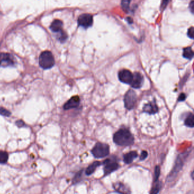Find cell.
I'll list each match as a JSON object with an SVG mask.
<instances>
[{"label":"cell","mask_w":194,"mask_h":194,"mask_svg":"<svg viewBox=\"0 0 194 194\" xmlns=\"http://www.w3.org/2000/svg\"><path fill=\"white\" fill-rule=\"evenodd\" d=\"M113 141L119 146L126 147L133 144L134 139L128 129H120L114 133Z\"/></svg>","instance_id":"cell-1"},{"label":"cell","mask_w":194,"mask_h":194,"mask_svg":"<svg viewBox=\"0 0 194 194\" xmlns=\"http://www.w3.org/2000/svg\"><path fill=\"white\" fill-rule=\"evenodd\" d=\"M39 62L40 66L43 69H50L54 65V58L50 51H45L39 56Z\"/></svg>","instance_id":"cell-2"},{"label":"cell","mask_w":194,"mask_h":194,"mask_svg":"<svg viewBox=\"0 0 194 194\" xmlns=\"http://www.w3.org/2000/svg\"><path fill=\"white\" fill-rule=\"evenodd\" d=\"M91 152L95 158H104L109 154V147L107 144L97 143L93 147Z\"/></svg>","instance_id":"cell-3"},{"label":"cell","mask_w":194,"mask_h":194,"mask_svg":"<svg viewBox=\"0 0 194 194\" xmlns=\"http://www.w3.org/2000/svg\"><path fill=\"white\" fill-rule=\"evenodd\" d=\"M137 94L133 90H129L125 95V107L126 109L130 110L133 109L137 102Z\"/></svg>","instance_id":"cell-4"},{"label":"cell","mask_w":194,"mask_h":194,"mask_svg":"<svg viewBox=\"0 0 194 194\" xmlns=\"http://www.w3.org/2000/svg\"><path fill=\"white\" fill-rule=\"evenodd\" d=\"M184 158H185V155H179L178 157L177 158V161H176L174 167L171 171L170 174L167 177V181L169 182H171L172 179H174L179 172V171L181 170V169L182 168L183 165Z\"/></svg>","instance_id":"cell-5"},{"label":"cell","mask_w":194,"mask_h":194,"mask_svg":"<svg viewBox=\"0 0 194 194\" xmlns=\"http://www.w3.org/2000/svg\"><path fill=\"white\" fill-rule=\"evenodd\" d=\"M79 25L87 28L92 26L93 24V17L89 14H83L79 16L78 18Z\"/></svg>","instance_id":"cell-6"},{"label":"cell","mask_w":194,"mask_h":194,"mask_svg":"<svg viewBox=\"0 0 194 194\" xmlns=\"http://www.w3.org/2000/svg\"><path fill=\"white\" fill-rule=\"evenodd\" d=\"M104 171L105 174H109L117 170L119 167V165L116 162L110 159H106L104 162Z\"/></svg>","instance_id":"cell-7"},{"label":"cell","mask_w":194,"mask_h":194,"mask_svg":"<svg viewBox=\"0 0 194 194\" xmlns=\"http://www.w3.org/2000/svg\"><path fill=\"white\" fill-rule=\"evenodd\" d=\"M118 78L120 81L126 84H130L133 79V74L127 69L121 70L118 73Z\"/></svg>","instance_id":"cell-8"},{"label":"cell","mask_w":194,"mask_h":194,"mask_svg":"<svg viewBox=\"0 0 194 194\" xmlns=\"http://www.w3.org/2000/svg\"><path fill=\"white\" fill-rule=\"evenodd\" d=\"M144 77L141 74L136 72L133 74V79L130 85L132 88L135 89H139L143 84Z\"/></svg>","instance_id":"cell-9"},{"label":"cell","mask_w":194,"mask_h":194,"mask_svg":"<svg viewBox=\"0 0 194 194\" xmlns=\"http://www.w3.org/2000/svg\"><path fill=\"white\" fill-rule=\"evenodd\" d=\"M80 104V98L78 96L72 97L69 101H67L66 104L64 105V109L65 110H70L78 107Z\"/></svg>","instance_id":"cell-10"},{"label":"cell","mask_w":194,"mask_h":194,"mask_svg":"<svg viewBox=\"0 0 194 194\" xmlns=\"http://www.w3.org/2000/svg\"><path fill=\"white\" fill-rule=\"evenodd\" d=\"M143 110L144 112L149 114H155L158 111V108L155 102H151L144 106Z\"/></svg>","instance_id":"cell-11"},{"label":"cell","mask_w":194,"mask_h":194,"mask_svg":"<svg viewBox=\"0 0 194 194\" xmlns=\"http://www.w3.org/2000/svg\"><path fill=\"white\" fill-rule=\"evenodd\" d=\"M113 187L117 192L120 194H130V190L128 187L121 182H117L114 184Z\"/></svg>","instance_id":"cell-12"},{"label":"cell","mask_w":194,"mask_h":194,"mask_svg":"<svg viewBox=\"0 0 194 194\" xmlns=\"http://www.w3.org/2000/svg\"><path fill=\"white\" fill-rule=\"evenodd\" d=\"M13 64L11 56L7 54H0V65L8 66Z\"/></svg>","instance_id":"cell-13"},{"label":"cell","mask_w":194,"mask_h":194,"mask_svg":"<svg viewBox=\"0 0 194 194\" xmlns=\"http://www.w3.org/2000/svg\"><path fill=\"white\" fill-rule=\"evenodd\" d=\"M138 154L136 151H132L125 155L124 156V161L126 164L132 163L133 160L137 157Z\"/></svg>","instance_id":"cell-14"},{"label":"cell","mask_w":194,"mask_h":194,"mask_svg":"<svg viewBox=\"0 0 194 194\" xmlns=\"http://www.w3.org/2000/svg\"><path fill=\"white\" fill-rule=\"evenodd\" d=\"M63 23L61 21L59 20H55L51 24V30L54 32H60L62 31Z\"/></svg>","instance_id":"cell-15"},{"label":"cell","mask_w":194,"mask_h":194,"mask_svg":"<svg viewBox=\"0 0 194 194\" xmlns=\"http://www.w3.org/2000/svg\"><path fill=\"white\" fill-rule=\"evenodd\" d=\"M100 165V162H98V161H96V162H94L92 164H91L89 165L88 167L87 168L86 170V174L87 175H90L92 174L94 171L96 170V168H97Z\"/></svg>","instance_id":"cell-16"},{"label":"cell","mask_w":194,"mask_h":194,"mask_svg":"<svg viewBox=\"0 0 194 194\" xmlns=\"http://www.w3.org/2000/svg\"><path fill=\"white\" fill-rule=\"evenodd\" d=\"M183 56L184 58L191 60L194 57V52L190 47H187L183 49Z\"/></svg>","instance_id":"cell-17"},{"label":"cell","mask_w":194,"mask_h":194,"mask_svg":"<svg viewBox=\"0 0 194 194\" xmlns=\"http://www.w3.org/2000/svg\"><path fill=\"white\" fill-rule=\"evenodd\" d=\"M184 124L188 127L193 128L194 127V116L193 114L190 113L184 121Z\"/></svg>","instance_id":"cell-18"},{"label":"cell","mask_w":194,"mask_h":194,"mask_svg":"<svg viewBox=\"0 0 194 194\" xmlns=\"http://www.w3.org/2000/svg\"><path fill=\"white\" fill-rule=\"evenodd\" d=\"M8 160V154L7 152L0 151V163H5Z\"/></svg>","instance_id":"cell-19"},{"label":"cell","mask_w":194,"mask_h":194,"mask_svg":"<svg viewBox=\"0 0 194 194\" xmlns=\"http://www.w3.org/2000/svg\"><path fill=\"white\" fill-rule=\"evenodd\" d=\"M132 0H122L121 1V6L125 12H127L129 9V5Z\"/></svg>","instance_id":"cell-20"},{"label":"cell","mask_w":194,"mask_h":194,"mask_svg":"<svg viewBox=\"0 0 194 194\" xmlns=\"http://www.w3.org/2000/svg\"><path fill=\"white\" fill-rule=\"evenodd\" d=\"M162 184L161 182H158L156 183L154 186L153 187L151 191V194H158L159 193V191L161 188Z\"/></svg>","instance_id":"cell-21"},{"label":"cell","mask_w":194,"mask_h":194,"mask_svg":"<svg viewBox=\"0 0 194 194\" xmlns=\"http://www.w3.org/2000/svg\"><path fill=\"white\" fill-rule=\"evenodd\" d=\"M160 171H161L160 167L158 166H157L155 167V170H154V181L155 182H157L159 178L160 173H161Z\"/></svg>","instance_id":"cell-22"},{"label":"cell","mask_w":194,"mask_h":194,"mask_svg":"<svg viewBox=\"0 0 194 194\" xmlns=\"http://www.w3.org/2000/svg\"><path fill=\"white\" fill-rule=\"evenodd\" d=\"M0 115H2L5 117H9L10 115V113L6 109L0 107Z\"/></svg>","instance_id":"cell-23"},{"label":"cell","mask_w":194,"mask_h":194,"mask_svg":"<svg viewBox=\"0 0 194 194\" xmlns=\"http://www.w3.org/2000/svg\"><path fill=\"white\" fill-rule=\"evenodd\" d=\"M187 35L188 36V37H190L191 39H194V28L193 27H191L188 30L187 32Z\"/></svg>","instance_id":"cell-24"},{"label":"cell","mask_w":194,"mask_h":194,"mask_svg":"<svg viewBox=\"0 0 194 194\" xmlns=\"http://www.w3.org/2000/svg\"><path fill=\"white\" fill-rule=\"evenodd\" d=\"M171 0H162L161 6V10H164L165 8H166L167 5L170 2Z\"/></svg>","instance_id":"cell-25"},{"label":"cell","mask_w":194,"mask_h":194,"mask_svg":"<svg viewBox=\"0 0 194 194\" xmlns=\"http://www.w3.org/2000/svg\"><path fill=\"white\" fill-rule=\"evenodd\" d=\"M148 154L147 151H142L141 155H140V159L141 160H144L148 157Z\"/></svg>","instance_id":"cell-26"},{"label":"cell","mask_w":194,"mask_h":194,"mask_svg":"<svg viewBox=\"0 0 194 194\" xmlns=\"http://www.w3.org/2000/svg\"><path fill=\"white\" fill-rule=\"evenodd\" d=\"M82 177V171H79V173H78L76 175H75V178L74 179V182L75 183H77L79 182V178H80Z\"/></svg>","instance_id":"cell-27"},{"label":"cell","mask_w":194,"mask_h":194,"mask_svg":"<svg viewBox=\"0 0 194 194\" xmlns=\"http://www.w3.org/2000/svg\"><path fill=\"white\" fill-rule=\"evenodd\" d=\"M185 99H186V95L184 93L181 94L179 97L178 101L182 102V101H184Z\"/></svg>","instance_id":"cell-28"},{"label":"cell","mask_w":194,"mask_h":194,"mask_svg":"<svg viewBox=\"0 0 194 194\" xmlns=\"http://www.w3.org/2000/svg\"><path fill=\"white\" fill-rule=\"evenodd\" d=\"M190 9L191 12L193 14L194 10V1H192L190 4Z\"/></svg>","instance_id":"cell-29"},{"label":"cell","mask_w":194,"mask_h":194,"mask_svg":"<svg viewBox=\"0 0 194 194\" xmlns=\"http://www.w3.org/2000/svg\"><path fill=\"white\" fill-rule=\"evenodd\" d=\"M17 123V125H18L19 127H21V125H23V121H18Z\"/></svg>","instance_id":"cell-30"},{"label":"cell","mask_w":194,"mask_h":194,"mask_svg":"<svg viewBox=\"0 0 194 194\" xmlns=\"http://www.w3.org/2000/svg\"><path fill=\"white\" fill-rule=\"evenodd\" d=\"M127 20L128 21L129 23V24H130H130H132V22H133V20H132L130 18H129V17H128V18L127 19Z\"/></svg>","instance_id":"cell-31"},{"label":"cell","mask_w":194,"mask_h":194,"mask_svg":"<svg viewBox=\"0 0 194 194\" xmlns=\"http://www.w3.org/2000/svg\"><path fill=\"white\" fill-rule=\"evenodd\" d=\"M191 177H192V178H194V171H192V173H191Z\"/></svg>","instance_id":"cell-32"}]
</instances>
